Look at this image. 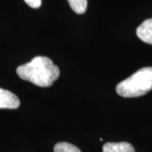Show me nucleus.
<instances>
[{
  "label": "nucleus",
  "instance_id": "f257e3e1",
  "mask_svg": "<svg viewBox=\"0 0 152 152\" xmlns=\"http://www.w3.org/2000/svg\"><path fill=\"white\" fill-rule=\"evenodd\" d=\"M17 75L24 80L41 87L51 86L59 77V69L49 58L37 56L17 68Z\"/></svg>",
  "mask_w": 152,
  "mask_h": 152
},
{
  "label": "nucleus",
  "instance_id": "f03ea898",
  "mask_svg": "<svg viewBox=\"0 0 152 152\" xmlns=\"http://www.w3.org/2000/svg\"><path fill=\"white\" fill-rule=\"evenodd\" d=\"M152 90V67H145L121 81L116 87L117 93L123 97H138Z\"/></svg>",
  "mask_w": 152,
  "mask_h": 152
},
{
  "label": "nucleus",
  "instance_id": "7ed1b4c3",
  "mask_svg": "<svg viewBox=\"0 0 152 152\" xmlns=\"http://www.w3.org/2000/svg\"><path fill=\"white\" fill-rule=\"evenodd\" d=\"M20 104L19 98L14 93L0 88V108L16 109Z\"/></svg>",
  "mask_w": 152,
  "mask_h": 152
},
{
  "label": "nucleus",
  "instance_id": "20e7f679",
  "mask_svg": "<svg viewBox=\"0 0 152 152\" xmlns=\"http://www.w3.org/2000/svg\"><path fill=\"white\" fill-rule=\"evenodd\" d=\"M136 34L142 42L152 45V19L146 20L137 28Z\"/></svg>",
  "mask_w": 152,
  "mask_h": 152
},
{
  "label": "nucleus",
  "instance_id": "39448f33",
  "mask_svg": "<svg viewBox=\"0 0 152 152\" xmlns=\"http://www.w3.org/2000/svg\"><path fill=\"white\" fill-rule=\"evenodd\" d=\"M102 152H134V148L128 142H109L103 145Z\"/></svg>",
  "mask_w": 152,
  "mask_h": 152
},
{
  "label": "nucleus",
  "instance_id": "423d86ee",
  "mask_svg": "<svg viewBox=\"0 0 152 152\" xmlns=\"http://www.w3.org/2000/svg\"><path fill=\"white\" fill-rule=\"evenodd\" d=\"M71 9L75 12L76 14L81 15L84 14L87 9L88 2L87 0H67Z\"/></svg>",
  "mask_w": 152,
  "mask_h": 152
},
{
  "label": "nucleus",
  "instance_id": "0eeeda50",
  "mask_svg": "<svg viewBox=\"0 0 152 152\" xmlns=\"http://www.w3.org/2000/svg\"><path fill=\"white\" fill-rule=\"evenodd\" d=\"M54 152H81L80 150L75 145L67 143L61 142L58 143L54 146Z\"/></svg>",
  "mask_w": 152,
  "mask_h": 152
},
{
  "label": "nucleus",
  "instance_id": "6e6552de",
  "mask_svg": "<svg viewBox=\"0 0 152 152\" xmlns=\"http://www.w3.org/2000/svg\"><path fill=\"white\" fill-rule=\"evenodd\" d=\"M25 3L33 9H37L42 5V0H24Z\"/></svg>",
  "mask_w": 152,
  "mask_h": 152
}]
</instances>
